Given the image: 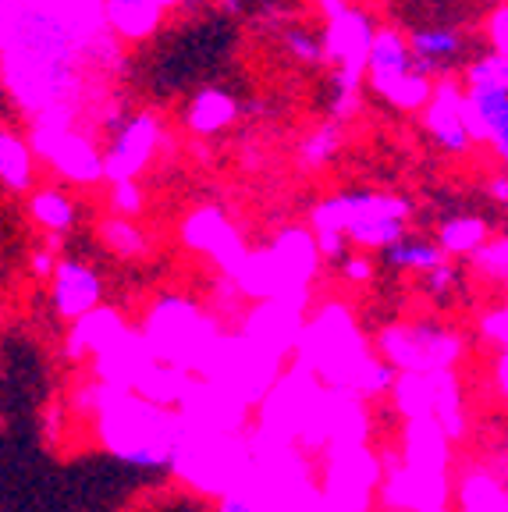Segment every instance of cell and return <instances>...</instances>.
<instances>
[{"label": "cell", "instance_id": "obj_1", "mask_svg": "<svg viewBox=\"0 0 508 512\" xmlns=\"http://www.w3.org/2000/svg\"><path fill=\"white\" fill-rule=\"evenodd\" d=\"M4 86L29 118L72 107L82 64L114 57L107 0H0Z\"/></svg>", "mask_w": 508, "mask_h": 512}, {"label": "cell", "instance_id": "obj_2", "mask_svg": "<svg viewBox=\"0 0 508 512\" xmlns=\"http://www.w3.org/2000/svg\"><path fill=\"white\" fill-rule=\"evenodd\" d=\"M79 402L86 413L96 416L100 441L114 459L143 466V470L171 466L178 441L185 434V420L178 409L160 406L135 388H114L107 381L86 388Z\"/></svg>", "mask_w": 508, "mask_h": 512}, {"label": "cell", "instance_id": "obj_3", "mask_svg": "<svg viewBox=\"0 0 508 512\" xmlns=\"http://www.w3.org/2000/svg\"><path fill=\"white\" fill-rule=\"evenodd\" d=\"M413 207L405 196H391V192H338L331 200L317 203L310 217V228L317 235L324 256L342 260L345 239L356 242L363 249H388L405 235V221H409Z\"/></svg>", "mask_w": 508, "mask_h": 512}, {"label": "cell", "instance_id": "obj_4", "mask_svg": "<svg viewBox=\"0 0 508 512\" xmlns=\"http://www.w3.org/2000/svg\"><path fill=\"white\" fill-rule=\"evenodd\" d=\"M381 352L370 349L349 306L327 303L306 320V331L295 349V363L320 377L331 388H345L363 399V381Z\"/></svg>", "mask_w": 508, "mask_h": 512}, {"label": "cell", "instance_id": "obj_5", "mask_svg": "<svg viewBox=\"0 0 508 512\" xmlns=\"http://www.w3.org/2000/svg\"><path fill=\"white\" fill-rule=\"evenodd\" d=\"M256 427L285 441H295L306 452L327 448L331 445V384H324L313 370L295 363L260 402V424Z\"/></svg>", "mask_w": 508, "mask_h": 512}, {"label": "cell", "instance_id": "obj_6", "mask_svg": "<svg viewBox=\"0 0 508 512\" xmlns=\"http://www.w3.org/2000/svg\"><path fill=\"white\" fill-rule=\"evenodd\" d=\"M171 470L203 495L224 498L239 491L253 470V441L246 434L185 431L175 448Z\"/></svg>", "mask_w": 508, "mask_h": 512}, {"label": "cell", "instance_id": "obj_7", "mask_svg": "<svg viewBox=\"0 0 508 512\" xmlns=\"http://www.w3.org/2000/svg\"><path fill=\"white\" fill-rule=\"evenodd\" d=\"M143 335L150 338L153 352L164 363H175V367L199 374V370L207 367L210 352L221 342L224 328L207 310H199L192 299L164 296L146 313Z\"/></svg>", "mask_w": 508, "mask_h": 512}, {"label": "cell", "instance_id": "obj_8", "mask_svg": "<svg viewBox=\"0 0 508 512\" xmlns=\"http://www.w3.org/2000/svg\"><path fill=\"white\" fill-rule=\"evenodd\" d=\"M377 25L374 18L359 8H345L342 15L327 18L324 50L334 64L331 79V118L349 121L359 111V93H363V75L370 72V50H374Z\"/></svg>", "mask_w": 508, "mask_h": 512}, {"label": "cell", "instance_id": "obj_9", "mask_svg": "<svg viewBox=\"0 0 508 512\" xmlns=\"http://www.w3.org/2000/svg\"><path fill=\"white\" fill-rule=\"evenodd\" d=\"M29 143L36 157L47 160L64 182L96 185L107 178V157L93 143V136L75 128L72 107H54L47 114H36L29 128Z\"/></svg>", "mask_w": 508, "mask_h": 512}, {"label": "cell", "instance_id": "obj_10", "mask_svg": "<svg viewBox=\"0 0 508 512\" xmlns=\"http://www.w3.org/2000/svg\"><path fill=\"white\" fill-rule=\"evenodd\" d=\"M281 374H285V356L263 349L242 331H235V335L224 331L217 349L210 352L207 367L199 370V377L221 384L224 392H231L246 406H260L270 395V388L281 381Z\"/></svg>", "mask_w": 508, "mask_h": 512}, {"label": "cell", "instance_id": "obj_11", "mask_svg": "<svg viewBox=\"0 0 508 512\" xmlns=\"http://www.w3.org/2000/svg\"><path fill=\"white\" fill-rule=\"evenodd\" d=\"M374 93L388 100L398 111H423L434 96L437 82L430 72L416 68V54L409 47L402 32L395 29H377L374 50H370V72H366Z\"/></svg>", "mask_w": 508, "mask_h": 512}, {"label": "cell", "instance_id": "obj_12", "mask_svg": "<svg viewBox=\"0 0 508 512\" xmlns=\"http://www.w3.org/2000/svg\"><path fill=\"white\" fill-rule=\"evenodd\" d=\"M377 352L391 360L398 370L413 374H434V370H455L462 360L466 342L459 331L437 324V320H413V324H391L377 335Z\"/></svg>", "mask_w": 508, "mask_h": 512}, {"label": "cell", "instance_id": "obj_13", "mask_svg": "<svg viewBox=\"0 0 508 512\" xmlns=\"http://www.w3.org/2000/svg\"><path fill=\"white\" fill-rule=\"evenodd\" d=\"M324 463V495L342 502L349 512H370V498L384 484L381 459L366 448V441H342L327 445Z\"/></svg>", "mask_w": 508, "mask_h": 512}, {"label": "cell", "instance_id": "obj_14", "mask_svg": "<svg viewBox=\"0 0 508 512\" xmlns=\"http://www.w3.org/2000/svg\"><path fill=\"white\" fill-rule=\"evenodd\" d=\"M306 303H310V292H288V296L260 299V306L249 310L242 335H249L253 342L278 352V356H288V352L299 349V338L306 331Z\"/></svg>", "mask_w": 508, "mask_h": 512}, {"label": "cell", "instance_id": "obj_15", "mask_svg": "<svg viewBox=\"0 0 508 512\" xmlns=\"http://www.w3.org/2000/svg\"><path fill=\"white\" fill-rule=\"evenodd\" d=\"M182 242L189 249H196V253L210 256V260L224 271V278H231V274L239 271L249 256L246 239H242L239 228L228 221V214H224L221 207L192 210V214L182 221Z\"/></svg>", "mask_w": 508, "mask_h": 512}, {"label": "cell", "instance_id": "obj_16", "mask_svg": "<svg viewBox=\"0 0 508 512\" xmlns=\"http://www.w3.org/2000/svg\"><path fill=\"white\" fill-rule=\"evenodd\" d=\"M185 420V431H203V434H246L249 424V406L224 392L221 384L196 377L192 388L185 392L182 406H178Z\"/></svg>", "mask_w": 508, "mask_h": 512}, {"label": "cell", "instance_id": "obj_17", "mask_svg": "<svg viewBox=\"0 0 508 512\" xmlns=\"http://www.w3.org/2000/svg\"><path fill=\"white\" fill-rule=\"evenodd\" d=\"M381 498L395 512H448V470H427L398 459L384 477Z\"/></svg>", "mask_w": 508, "mask_h": 512}, {"label": "cell", "instance_id": "obj_18", "mask_svg": "<svg viewBox=\"0 0 508 512\" xmlns=\"http://www.w3.org/2000/svg\"><path fill=\"white\" fill-rule=\"evenodd\" d=\"M423 125L434 136V143L448 153H466L477 143L469 132V89L452 79H437L430 104L423 107Z\"/></svg>", "mask_w": 508, "mask_h": 512}, {"label": "cell", "instance_id": "obj_19", "mask_svg": "<svg viewBox=\"0 0 508 512\" xmlns=\"http://www.w3.org/2000/svg\"><path fill=\"white\" fill-rule=\"evenodd\" d=\"M160 146V121L157 114L139 111L121 125V132L107 146V178L111 182H125V178H139L146 164L153 160Z\"/></svg>", "mask_w": 508, "mask_h": 512}, {"label": "cell", "instance_id": "obj_20", "mask_svg": "<svg viewBox=\"0 0 508 512\" xmlns=\"http://www.w3.org/2000/svg\"><path fill=\"white\" fill-rule=\"evenodd\" d=\"M160 356L153 352L150 338L143 335V328L135 331L128 328L125 335L118 338L114 345H107L104 352L93 356V377L96 381H107L114 388H139L150 367L157 363Z\"/></svg>", "mask_w": 508, "mask_h": 512}, {"label": "cell", "instance_id": "obj_21", "mask_svg": "<svg viewBox=\"0 0 508 512\" xmlns=\"http://www.w3.org/2000/svg\"><path fill=\"white\" fill-rule=\"evenodd\" d=\"M270 253H274V260H278V267H281L285 292H306L310 281L317 278L324 249H320L313 228H285L278 239L270 242Z\"/></svg>", "mask_w": 508, "mask_h": 512}, {"label": "cell", "instance_id": "obj_22", "mask_svg": "<svg viewBox=\"0 0 508 512\" xmlns=\"http://www.w3.org/2000/svg\"><path fill=\"white\" fill-rule=\"evenodd\" d=\"M50 296H54V310L64 320H79L100 306L104 285H100V278H96V271L89 264H82V260H61L54 271Z\"/></svg>", "mask_w": 508, "mask_h": 512}, {"label": "cell", "instance_id": "obj_23", "mask_svg": "<svg viewBox=\"0 0 508 512\" xmlns=\"http://www.w3.org/2000/svg\"><path fill=\"white\" fill-rule=\"evenodd\" d=\"M125 331H128V324L118 310L96 306L86 317L72 320V331L64 338V352H68V360H86V356L93 360L96 352H104L107 345H114Z\"/></svg>", "mask_w": 508, "mask_h": 512}, {"label": "cell", "instance_id": "obj_24", "mask_svg": "<svg viewBox=\"0 0 508 512\" xmlns=\"http://www.w3.org/2000/svg\"><path fill=\"white\" fill-rule=\"evenodd\" d=\"M452 441L455 438L434 416L405 420L402 459L413 466H427V470H448V463H452Z\"/></svg>", "mask_w": 508, "mask_h": 512}, {"label": "cell", "instance_id": "obj_25", "mask_svg": "<svg viewBox=\"0 0 508 512\" xmlns=\"http://www.w3.org/2000/svg\"><path fill=\"white\" fill-rule=\"evenodd\" d=\"M469 132L477 143H487L508 164V93L469 89Z\"/></svg>", "mask_w": 508, "mask_h": 512}, {"label": "cell", "instance_id": "obj_26", "mask_svg": "<svg viewBox=\"0 0 508 512\" xmlns=\"http://www.w3.org/2000/svg\"><path fill=\"white\" fill-rule=\"evenodd\" d=\"M164 11L160 0H107V25L118 40L143 43L160 29Z\"/></svg>", "mask_w": 508, "mask_h": 512}, {"label": "cell", "instance_id": "obj_27", "mask_svg": "<svg viewBox=\"0 0 508 512\" xmlns=\"http://www.w3.org/2000/svg\"><path fill=\"white\" fill-rule=\"evenodd\" d=\"M239 118V100L228 93V89L207 86L192 96L189 111H185V125L196 132V136H217L231 121Z\"/></svg>", "mask_w": 508, "mask_h": 512}, {"label": "cell", "instance_id": "obj_28", "mask_svg": "<svg viewBox=\"0 0 508 512\" xmlns=\"http://www.w3.org/2000/svg\"><path fill=\"white\" fill-rule=\"evenodd\" d=\"M409 47L416 54V68L420 72H434V68H445L448 61H455L462 50V36L455 29H445V25H434V29H416L409 36Z\"/></svg>", "mask_w": 508, "mask_h": 512}, {"label": "cell", "instance_id": "obj_29", "mask_svg": "<svg viewBox=\"0 0 508 512\" xmlns=\"http://www.w3.org/2000/svg\"><path fill=\"white\" fill-rule=\"evenodd\" d=\"M192 381H196V377H192V370L157 360L150 367V374L139 381V388H135V392L146 395V399H153V402H160V406H182V399H185V392L192 388Z\"/></svg>", "mask_w": 508, "mask_h": 512}, {"label": "cell", "instance_id": "obj_30", "mask_svg": "<svg viewBox=\"0 0 508 512\" xmlns=\"http://www.w3.org/2000/svg\"><path fill=\"white\" fill-rule=\"evenodd\" d=\"M36 175V150H32L29 139L15 136V132H4L0 136V178H4V189L25 192Z\"/></svg>", "mask_w": 508, "mask_h": 512}, {"label": "cell", "instance_id": "obj_31", "mask_svg": "<svg viewBox=\"0 0 508 512\" xmlns=\"http://www.w3.org/2000/svg\"><path fill=\"white\" fill-rule=\"evenodd\" d=\"M459 512H508V488L494 473H466L459 480Z\"/></svg>", "mask_w": 508, "mask_h": 512}, {"label": "cell", "instance_id": "obj_32", "mask_svg": "<svg viewBox=\"0 0 508 512\" xmlns=\"http://www.w3.org/2000/svg\"><path fill=\"white\" fill-rule=\"evenodd\" d=\"M384 264H391L395 271H434V267L445 264V246L441 242H427V239H409V235H402L398 242H391L388 249H381Z\"/></svg>", "mask_w": 508, "mask_h": 512}, {"label": "cell", "instance_id": "obj_33", "mask_svg": "<svg viewBox=\"0 0 508 512\" xmlns=\"http://www.w3.org/2000/svg\"><path fill=\"white\" fill-rule=\"evenodd\" d=\"M395 409L405 420H420V416H434V374H413L402 370L391 388Z\"/></svg>", "mask_w": 508, "mask_h": 512}, {"label": "cell", "instance_id": "obj_34", "mask_svg": "<svg viewBox=\"0 0 508 512\" xmlns=\"http://www.w3.org/2000/svg\"><path fill=\"white\" fill-rule=\"evenodd\" d=\"M434 420H441L452 438L466 431V413H462V384L455 370H434Z\"/></svg>", "mask_w": 508, "mask_h": 512}, {"label": "cell", "instance_id": "obj_35", "mask_svg": "<svg viewBox=\"0 0 508 512\" xmlns=\"http://www.w3.org/2000/svg\"><path fill=\"white\" fill-rule=\"evenodd\" d=\"M29 217L50 235L68 232L75 224V203L61 189H36L29 196Z\"/></svg>", "mask_w": 508, "mask_h": 512}, {"label": "cell", "instance_id": "obj_36", "mask_svg": "<svg viewBox=\"0 0 508 512\" xmlns=\"http://www.w3.org/2000/svg\"><path fill=\"white\" fill-rule=\"evenodd\" d=\"M437 242L452 256H473L480 246H487V221L484 217H448L437 232Z\"/></svg>", "mask_w": 508, "mask_h": 512}, {"label": "cell", "instance_id": "obj_37", "mask_svg": "<svg viewBox=\"0 0 508 512\" xmlns=\"http://www.w3.org/2000/svg\"><path fill=\"white\" fill-rule=\"evenodd\" d=\"M338 146H342V121H334V118H331L327 125L313 128L310 136L302 139L299 160L306 164V168H324L327 160H334Z\"/></svg>", "mask_w": 508, "mask_h": 512}, {"label": "cell", "instance_id": "obj_38", "mask_svg": "<svg viewBox=\"0 0 508 512\" xmlns=\"http://www.w3.org/2000/svg\"><path fill=\"white\" fill-rule=\"evenodd\" d=\"M466 89H477V93H508V57L494 50V54L469 64Z\"/></svg>", "mask_w": 508, "mask_h": 512}, {"label": "cell", "instance_id": "obj_39", "mask_svg": "<svg viewBox=\"0 0 508 512\" xmlns=\"http://www.w3.org/2000/svg\"><path fill=\"white\" fill-rule=\"evenodd\" d=\"M100 239H104V246H111L118 256H139L146 249L143 232H139L125 214H118V217H111V221L100 224Z\"/></svg>", "mask_w": 508, "mask_h": 512}, {"label": "cell", "instance_id": "obj_40", "mask_svg": "<svg viewBox=\"0 0 508 512\" xmlns=\"http://www.w3.org/2000/svg\"><path fill=\"white\" fill-rule=\"evenodd\" d=\"M285 47H288V54H292L295 61L310 64V68H317V64L327 61L324 43H320L317 36H313V32H306V29H288L285 32Z\"/></svg>", "mask_w": 508, "mask_h": 512}, {"label": "cell", "instance_id": "obj_41", "mask_svg": "<svg viewBox=\"0 0 508 512\" xmlns=\"http://www.w3.org/2000/svg\"><path fill=\"white\" fill-rule=\"evenodd\" d=\"M111 210L114 214H125V217H135L143 210V189L135 178H125V182H111Z\"/></svg>", "mask_w": 508, "mask_h": 512}, {"label": "cell", "instance_id": "obj_42", "mask_svg": "<svg viewBox=\"0 0 508 512\" xmlns=\"http://www.w3.org/2000/svg\"><path fill=\"white\" fill-rule=\"evenodd\" d=\"M473 256H477V267L484 274L501 278V281L508 278V235H505V239H498V242H487V246H480Z\"/></svg>", "mask_w": 508, "mask_h": 512}, {"label": "cell", "instance_id": "obj_43", "mask_svg": "<svg viewBox=\"0 0 508 512\" xmlns=\"http://www.w3.org/2000/svg\"><path fill=\"white\" fill-rule=\"evenodd\" d=\"M480 335H484L491 345H498L501 352H508V303L484 313V320H480Z\"/></svg>", "mask_w": 508, "mask_h": 512}, {"label": "cell", "instance_id": "obj_44", "mask_svg": "<svg viewBox=\"0 0 508 512\" xmlns=\"http://www.w3.org/2000/svg\"><path fill=\"white\" fill-rule=\"evenodd\" d=\"M487 36H491V47L508 57V0L505 4H498L494 15L487 18Z\"/></svg>", "mask_w": 508, "mask_h": 512}, {"label": "cell", "instance_id": "obj_45", "mask_svg": "<svg viewBox=\"0 0 508 512\" xmlns=\"http://www.w3.org/2000/svg\"><path fill=\"white\" fill-rule=\"evenodd\" d=\"M342 274L349 281H356V285H363V281L374 278V264L366 256H342Z\"/></svg>", "mask_w": 508, "mask_h": 512}, {"label": "cell", "instance_id": "obj_46", "mask_svg": "<svg viewBox=\"0 0 508 512\" xmlns=\"http://www.w3.org/2000/svg\"><path fill=\"white\" fill-rule=\"evenodd\" d=\"M217 512H267V509H263L260 502H253V498H249L246 491H231V495L221 498Z\"/></svg>", "mask_w": 508, "mask_h": 512}, {"label": "cell", "instance_id": "obj_47", "mask_svg": "<svg viewBox=\"0 0 508 512\" xmlns=\"http://www.w3.org/2000/svg\"><path fill=\"white\" fill-rule=\"evenodd\" d=\"M455 285V267L452 264H441L434 271H427V288L434 296H445V288Z\"/></svg>", "mask_w": 508, "mask_h": 512}, {"label": "cell", "instance_id": "obj_48", "mask_svg": "<svg viewBox=\"0 0 508 512\" xmlns=\"http://www.w3.org/2000/svg\"><path fill=\"white\" fill-rule=\"evenodd\" d=\"M57 264H61V260H54L50 249H36V253H32V274H36V278H54Z\"/></svg>", "mask_w": 508, "mask_h": 512}, {"label": "cell", "instance_id": "obj_49", "mask_svg": "<svg viewBox=\"0 0 508 512\" xmlns=\"http://www.w3.org/2000/svg\"><path fill=\"white\" fill-rule=\"evenodd\" d=\"M491 196L498 203H508V175H494L491 178Z\"/></svg>", "mask_w": 508, "mask_h": 512}, {"label": "cell", "instance_id": "obj_50", "mask_svg": "<svg viewBox=\"0 0 508 512\" xmlns=\"http://www.w3.org/2000/svg\"><path fill=\"white\" fill-rule=\"evenodd\" d=\"M320 11H324V18H334V15H342L345 8H349V0H317Z\"/></svg>", "mask_w": 508, "mask_h": 512}, {"label": "cell", "instance_id": "obj_51", "mask_svg": "<svg viewBox=\"0 0 508 512\" xmlns=\"http://www.w3.org/2000/svg\"><path fill=\"white\" fill-rule=\"evenodd\" d=\"M498 384H501V392H505V399H508V352L501 356V363H498Z\"/></svg>", "mask_w": 508, "mask_h": 512}, {"label": "cell", "instance_id": "obj_52", "mask_svg": "<svg viewBox=\"0 0 508 512\" xmlns=\"http://www.w3.org/2000/svg\"><path fill=\"white\" fill-rule=\"evenodd\" d=\"M224 11H239V0H224Z\"/></svg>", "mask_w": 508, "mask_h": 512}, {"label": "cell", "instance_id": "obj_53", "mask_svg": "<svg viewBox=\"0 0 508 512\" xmlns=\"http://www.w3.org/2000/svg\"><path fill=\"white\" fill-rule=\"evenodd\" d=\"M160 4H164V8H175V4H182V0H160Z\"/></svg>", "mask_w": 508, "mask_h": 512}, {"label": "cell", "instance_id": "obj_54", "mask_svg": "<svg viewBox=\"0 0 508 512\" xmlns=\"http://www.w3.org/2000/svg\"><path fill=\"white\" fill-rule=\"evenodd\" d=\"M494 4H505V0H494Z\"/></svg>", "mask_w": 508, "mask_h": 512}, {"label": "cell", "instance_id": "obj_55", "mask_svg": "<svg viewBox=\"0 0 508 512\" xmlns=\"http://www.w3.org/2000/svg\"><path fill=\"white\" fill-rule=\"evenodd\" d=\"M505 168H508V164H505Z\"/></svg>", "mask_w": 508, "mask_h": 512}]
</instances>
